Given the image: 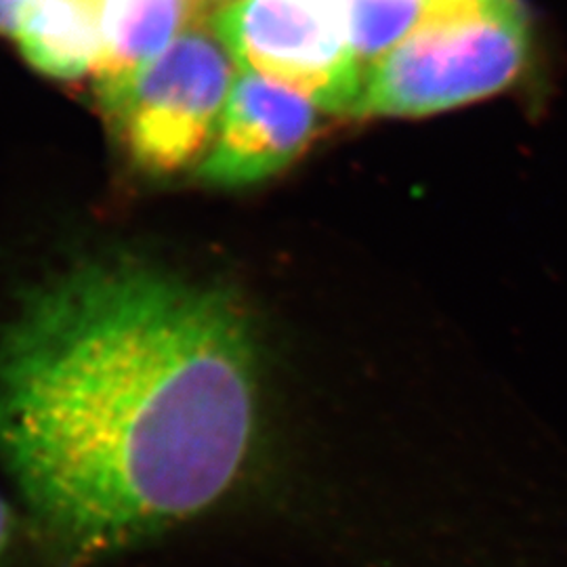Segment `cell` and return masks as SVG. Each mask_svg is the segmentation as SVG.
I'll return each mask as SVG.
<instances>
[{
	"mask_svg": "<svg viewBox=\"0 0 567 567\" xmlns=\"http://www.w3.org/2000/svg\"><path fill=\"white\" fill-rule=\"evenodd\" d=\"M259 431V344L224 286L91 259L0 328V461L53 567L100 564L215 507Z\"/></svg>",
	"mask_w": 567,
	"mask_h": 567,
	"instance_id": "6da1fadb",
	"label": "cell"
},
{
	"mask_svg": "<svg viewBox=\"0 0 567 567\" xmlns=\"http://www.w3.org/2000/svg\"><path fill=\"white\" fill-rule=\"evenodd\" d=\"M527 47L517 0H456L365 70L353 116L416 118L486 100L517 81Z\"/></svg>",
	"mask_w": 567,
	"mask_h": 567,
	"instance_id": "7a4b0ae2",
	"label": "cell"
},
{
	"mask_svg": "<svg viewBox=\"0 0 567 567\" xmlns=\"http://www.w3.org/2000/svg\"><path fill=\"white\" fill-rule=\"evenodd\" d=\"M234 84L213 21H194L158 60L97 100L124 154L140 171L173 177L200 166L217 137Z\"/></svg>",
	"mask_w": 567,
	"mask_h": 567,
	"instance_id": "3957f363",
	"label": "cell"
},
{
	"mask_svg": "<svg viewBox=\"0 0 567 567\" xmlns=\"http://www.w3.org/2000/svg\"><path fill=\"white\" fill-rule=\"evenodd\" d=\"M210 21L243 70L282 82L322 112L353 116L364 72L334 0H231Z\"/></svg>",
	"mask_w": 567,
	"mask_h": 567,
	"instance_id": "277c9868",
	"label": "cell"
},
{
	"mask_svg": "<svg viewBox=\"0 0 567 567\" xmlns=\"http://www.w3.org/2000/svg\"><path fill=\"white\" fill-rule=\"evenodd\" d=\"M320 112L299 91L243 70L196 177L215 187H248L282 173L318 135Z\"/></svg>",
	"mask_w": 567,
	"mask_h": 567,
	"instance_id": "5b68a950",
	"label": "cell"
},
{
	"mask_svg": "<svg viewBox=\"0 0 567 567\" xmlns=\"http://www.w3.org/2000/svg\"><path fill=\"white\" fill-rule=\"evenodd\" d=\"M198 20L206 16L196 0H103L102 53L93 70L95 91L135 76Z\"/></svg>",
	"mask_w": 567,
	"mask_h": 567,
	"instance_id": "8992f818",
	"label": "cell"
},
{
	"mask_svg": "<svg viewBox=\"0 0 567 567\" xmlns=\"http://www.w3.org/2000/svg\"><path fill=\"white\" fill-rule=\"evenodd\" d=\"M456 0H334L358 65L365 72Z\"/></svg>",
	"mask_w": 567,
	"mask_h": 567,
	"instance_id": "52a82bcc",
	"label": "cell"
},
{
	"mask_svg": "<svg viewBox=\"0 0 567 567\" xmlns=\"http://www.w3.org/2000/svg\"><path fill=\"white\" fill-rule=\"evenodd\" d=\"M18 534H20V522L16 517V511L0 496V567L11 559L18 543Z\"/></svg>",
	"mask_w": 567,
	"mask_h": 567,
	"instance_id": "ba28073f",
	"label": "cell"
},
{
	"mask_svg": "<svg viewBox=\"0 0 567 567\" xmlns=\"http://www.w3.org/2000/svg\"><path fill=\"white\" fill-rule=\"evenodd\" d=\"M32 0H0V34L18 37Z\"/></svg>",
	"mask_w": 567,
	"mask_h": 567,
	"instance_id": "9c48e42d",
	"label": "cell"
},
{
	"mask_svg": "<svg viewBox=\"0 0 567 567\" xmlns=\"http://www.w3.org/2000/svg\"><path fill=\"white\" fill-rule=\"evenodd\" d=\"M231 0H196L198 9L203 11L206 18H213L217 11H221L225 4H229Z\"/></svg>",
	"mask_w": 567,
	"mask_h": 567,
	"instance_id": "30bf717a",
	"label": "cell"
}]
</instances>
